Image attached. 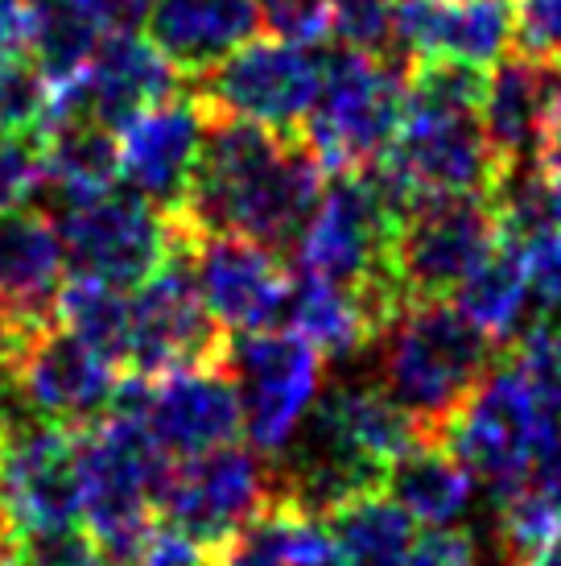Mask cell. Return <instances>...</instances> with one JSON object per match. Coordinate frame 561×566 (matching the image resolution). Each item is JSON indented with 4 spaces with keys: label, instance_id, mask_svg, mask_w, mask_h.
<instances>
[{
    "label": "cell",
    "instance_id": "1",
    "mask_svg": "<svg viewBox=\"0 0 561 566\" xmlns=\"http://www.w3.org/2000/svg\"><path fill=\"white\" fill-rule=\"evenodd\" d=\"M322 178L327 170L301 133L215 116L178 220L194 237H240L294 252L327 190Z\"/></svg>",
    "mask_w": 561,
    "mask_h": 566
},
{
    "label": "cell",
    "instance_id": "2",
    "mask_svg": "<svg viewBox=\"0 0 561 566\" xmlns=\"http://www.w3.org/2000/svg\"><path fill=\"white\" fill-rule=\"evenodd\" d=\"M496 352V339L446 298H409L375 339V385L413 418L421 439L442 442L499 364Z\"/></svg>",
    "mask_w": 561,
    "mask_h": 566
},
{
    "label": "cell",
    "instance_id": "3",
    "mask_svg": "<svg viewBox=\"0 0 561 566\" xmlns=\"http://www.w3.org/2000/svg\"><path fill=\"white\" fill-rule=\"evenodd\" d=\"M173 459L157 451L149 430L125 401L78 430V525L104 566H133L161 521V492Z\"/></svg>",
    "mask_w": 561,
    "mask_h": 566
},
{
    "label": "cell",
    "instance_id": "4",
    "mask_svg": "<svg viewBox=\"0 0 561 566\" xmlns=\"http://www.w3.org/2000/svg\"><path fill=\"white\" fill-rule=\"evenodd\" d=\"M409 66L405 59H375L347 46L327 54L322 87L301 125L322 170L359 174L389 149L405 120Z\"/></svg>",
    "mask_w": 561,
    "mask_h": 566
},
{
    "label": "cell",
    "instance_id": "5",
    "mask_svg": "<svg viewBox=\"0 0 561 566\" xmlns=\"http://www.w3.org/2000/svg\"><path fill=\"white\" fill-rule=\"evenodd\" d=\"M401 220L405 216L384 199L372 174H335V182L322 190L310 223L294 244L297 273L375 298L405 302V290L392 269Z\"/></svg>",
    "mask_w": 561,
    "mask_h": 566
},
{
    "label": "cell",
    "instance_id": "6",
    "mask_svg": "<svg viewBox=\"0 0 561 566\" xmlns=\"http://www.w3.org/2000/svg\"><path fill=\"white\" fill-rule=\"evenodd\" d=\"M363 174L401 216L437 195H491L499 166L484 137L479 112L405 108L392 145Z\"/></svg>",
    "mask_w": 561,
    "mask_h": 566
},
{
    "label": "cell",
    "instance_id": "7",
    "mask_svg": "<svg viewBox=\"0 0 561 566\" xmlns=\"http://www.w3.org/2000/svg\"><path fill=\"white\" fill-rule=\"evenodd\" d=\"M54 223L63 237L71 277H87L125 294L140 290L173 252L190 249L194 240L187 223L157 211L133 190L128 195L108 190L99 199L63 207Z\"/></svg>",
    "mask_w": 561,
    "mask_h": 566
},
{
    "label": "cell",
    "instance_id": "8",
    "mask_svg": "<svg viewBox=\"0 0 561 566\" xmlns=\"http://www.w3.org/2000/svg\"><path fill=\"white\" fill-rule=\"evenodd\" d=\"M0 504L13 537L38 542L78 525V430L17 413L0 430Z\"/></svg>",
    "mask_w": 561,
    "mask_h": 566
},
{
    "label": "cell",
    "instance_id": "9",
    "mask_svg": "<svg viewBox=\"0 0 561 566\" xmlns=\"http://www.w3.org/2000/svg\"><path fill=\"white\" fill-rule=\"evenodd\" d=\"M227 352H232V335L207 311L194 282L190 249L173 252L149 282L133 290V311H128V377L133 380H157L182 368L223 364Z\"/></svg>",
    "mask_w": 561,
    "mask_h": 566
},
{
    "label": "cell",
    "instance_id": "10",
    "mask_svg": "<svg viewBox=\"0 0 561 566\" xmlns=\"http://www.w3.org/2000/svg\"><path fill=\"white\" fill-rule=\"evenodd\" d=\"M504 244L491 195H437L405 211L392 269L405 298H451Z\"/></svg>",
    "mask_w": 561,
    "mask_h": 566
},
{
    "label": "cell",
    "instance_id": "11",
    "mask_svg": "<svg viewBox=\"0 0 561 566\" xmlns=\"http://www.w3.org/2000/svg\"><path fill=\"white\" fill-rule=\"evenodd\" d=\"M273 501H277L273 459L261 455L256 447L232 442L211 455L173 463L161 492V521L211 558Z\"/></svg>",
    "mask_w": 561,
    "mask_h": 566
},
{
    "label": "cell",
    "instance_id": "12",
    "mask_svg": "<svg viewBox=\"0 0 561 566\" xmlns=\"http://www.w3.org/2000/svg\"><path fill=\"white\" fill-rule=\"evenodd\" d=\"M549 422L553 413L532 394L525 373L504 356L475 389V397L458 409V418L446 426L442 442L467 463L475 480H484L496 496H504L529 480Z\"/></svg>",
    "mask_w": 561,
    "mask_h": 566
},
{
    "label": "cell",
    "instance_id": "13",
    "mask_svg": "<svg viewBox=\"0 0 561 566\" xmlns=\"http://www.w3.org/2000/svg\"><path fill=\"white\" fill-rule=\"evenodd\" d=\"M227 368L240 389L244 434L261 455H280L322 394V352L297 331L273 327L240 335L227 352Z\"/></svg>",
    "mask_w": 561,
    "mask_h": 566
},
{
    "label": "cell",
    "instance_id": "14",
    "mask_svg": "<svg viewBox=\"0 0 561 566\" xmlns=\"http://www.w3.org/2000/svg\"><path fill=\"white\" fill-rule=\"evenodd\" d=\"M322 87V63L306 46L277 38H252L232 50L223 63L199 75V95L223 120L301 133Z\"/></svg>",
    "mask_w": 561,
    "mask_h": 566
},
{
    "label": "cell",
    "instance_id": "15",
    "mask_svg": "<svg viewBox=\"0 0 561 566\" xmlns=\"http://www.w3.org/2000/svg\"><path fill=\"white\" fill-rule=\"evenodd\" d=\"M140 426L149 430L157 451L173 463L211 455L219 447H232L244 434V409L240 389L227 360L203 364V368H182L157 380L128 377L120 394Z\"/></svg>",
    "mask_w": 561,
    "mask_h": 566
},
{
    "label": "cell",
    "instance_id": "16",
    "mask_svg": "<svg viewBox=\"0 0 561 566\" xmlns=\"http://www.w3.org/2000/svg\"><path fill=\"white\" fill-rule=\"evenodd\" d=\"M211 125H215V112L207 108L199 87L173 92L140 108L137 116H128L116 128V161L128 190L178 220Z\"/></svg>",
    "mask_w": 561,
    "mask_h": 566
},
{
    "label": "cell",
    "instance_id": "17",
    "mask_svg": "<svg viewBox=\"0 0 561 566\" xmlns=\"http://www.w3.org/2000/svg\"><path fill=\"white\" fill-rule=\"evenodd\" d=\"M13 373L25 413L71 426V430H87L104 413H112L128 385V373L120 364L99 356L59 323L33 331L17 347Z\"/></svg>",
    "mask_w": 561,
    "mask_h": 566
},
{
    "label": "cell",
    "instance_id": "18",
    "mask_svg": "<svg viewBox=\"0 0 561 566\" xmlns=\"http://www.w3.org/2000/svg\"><path fill=\"white\" fill-rule=\"evenodd\" d=\"M182 80L187 75L154 46L149 33L116 30L95 46L92 63L78 80L54 87L46 128L66 120V116H87L104 128H120L140 108L182 92Z\"/></svg>",
    "mask_w": 561,
    "mask_h": 566
},
{
    "label": "cell",
    "instance_id": "19",
    "mask_svg": "<svg viewBox=\"0 0 561 566\" xmlns=\"http://www.w3.org/2000/svg\"><path fill=\"white\" fill-rule=\"evenodd\" d=\"M190 265L207 311L227 335H256L285 323L294 273L280 252L240 237H194Z\"/></svg>",
    "mask_w": 561,
    "mask_h": 566
},
{
    "label": "cell",
    "instance_id": "20",
    "mask_svg": "<svg viewBox=\"0 0 561 566\" xmlns=\"http://www.w3.org/2000/svg\"><path fill=\"white\" fill-rule=\"evenodd\" d=\"M561 108V63L532 59V54H504L487 71L479 125L491 145L499 178L512 170L541 166V145Z\"/></svg>",
    "mask_w": 561,
    "mask_h": 566
},
{
    "label": "cell",
    "instance_id": "21",
    "mask_svg": "<svg viewBox=\"0 0 561 566\" xmlns=\"http://www.w3.org/2000/svg\"><path fill=\"white\" fill-rule=\"evenodd\" d=\"M66 249L46 211L0 216V315L25 344L33 331L54 323V302L66 285Z\"/></svg>",
    "mask_w": 561,
    "mask_h": 566
},
{
    "label": "cell",
    "instance_id": "22",
    "mask_svg": "<svg viewBox=\"0 0 561 566\" xmlns=\"http://www.w3.org/2000/svg\"><path fill=\"white\" fill-rule=\"evenodd\" d=\"M154 46L182 75H207L261 30L256 0H154L145 17Z\"/></svg>",
    "mask_w": 561,
    "mask_h": 566
},
{
    "label": "cell",
    "instance_id": "23",
    "mask_svg": "<svg viewBox=\"0 0 561 566\" xmlns=\"http://www.w3.org/2000/svg\"><path fill=\"white\" fill-rule=\"evenodd\" d=\"M405 302L375 298V294H359V290H347V285L297 273L289 311H285V327L297 331L327 360H351L359 352L375 347L380 331L389 327V318Z\"/></svg>",
    "mask_w": 561,
    "mask_h": 566
},
{
    "label": "cell",
    "instance_id": "24",
    "mask_svg": "<svg viewBox=\"0 0 561 566\" xmlns=\"http://www.w3.org/2000/svg\"><path fill=\"white\" fill-rule=\"evenodd\" d=\"M384 492L425 530H451L467 513L475 475L446 442H417L389 468Z\"/></svg>",
    "mask_w": 561,
    "mask_h": 566
},
{
    "label": "cell",
    "instance_id": "25",
    "mask_svg": "<svg viewBox=\"0 0 561 566\" xmlns=\"http://www.w3.org/2000/svg\"><path fill=\"white\" fill-rule=\"evenodd\" d=\"M46 154V195L59 199V211L116 190V128H104L87 116H66L42 133Z\"/></svg>",
    "mask_w": 561,
    "mask_h": 566
},
{
    "label": "cell",
    "instance_id": "26",
    "mask_svg": "<svg viewBox=\"0 0 561 566\" xmlns=\"http://www.w3.org/2000/svg\"><path fill=\"white\" fill-rule=\"evenodd\" d=\"M451 298L496 344L520 339L525 323L537 318V311H532V290H529V269H525V261H520V252L512 244H499L484 265L454 290Z\"/></svg>",
    "mask_w": 561,
    "mask_h": 566
},
{
    "label": "cell",
    "instance_id": "27",
    "mask_svg": "<svg viewBox=\"0 0 561 566\" xmlns=\"http://www.w3.org/2000/svg\"><path fill=\"white\" fill-rule=\"evenodd\" d=\"M30 4V59L50 87L78 80L92 63L95 46L108 38L104 17L92 0H25Z\"/></svg>",
    "mask_w": 561,
    "mask_h": 566
},
{
    "label": "cell",
    "instance_id": "28",
    "mask_svg": "<svg viewBox=\"0 0 561 566\" xmlns=\"http://www.w3.org/2000/svg\"><path fill=\"white\" fill-rule=\"evenodd\" d=\"M327 525L339 546V566H409L417 546V521L389 492H368L343 504Z\"/></svg>",
    "mask_w": 561,
    "mask_h": 566
},
{
    "label": "cell",
    "instance_id": "29",
    "mask_svg": "<svg viewBox=\"0 0 561 566\" xmlns=\"http://www.w3.org/2000/svg\"><path fill=\"white\" fill-rule=\"evenodd\" d=\"M512 46L508 0H437L434 59H458L470 66H496Z\"/></svg>",
    "mask_w": 561,
    "mask_h": 566
},
{
    "label": "cell",
    "instance_id": "30",
    "mask_svg": "<svg viewBox=\"0 0 561 566\" xmlns=\"http://www.w3.org/2000/svg\"><path fill=\"white\" fill-rule=\"evenodd\" d=\"M128 311H133V294L125 290L87 282V277H66L63 294L54 302V323L128 373Z\"/></svg>",
    "mask_w": 561,
    "mask_h": 566
},
{
    "label": "cell",
    "instance_id": "31",
    "mask_svg": "<svg viewBox=\"0 0 561 566\" xmlns=\"http://www.w3.org/2000/svg\"><path fill=\"white\" fill-rule=\"evenodd\" d=\"M50 99H54V87H50V80L38 71L30 54L9 66H0V133L42 137L50 116Z\"/></svg>",
    "mask_w": 561,
    "mask_h": 566
},
{
    "label": "cell",
    "instance_id": "32",
    "mask_svg": "<svg viewBox=\"0 0 561 566\" xmlns=\"http://www.w3.org/2000/svg\"><path fill=\"white\" fill-rule=\"evenodd\" d=\"M330 25L339 46L401 59L396 54V0H330Z\"/></svg>",
    "mask_w": 561,
    "mask_h": 566
},
{
    "label": "cell",
    "instance_id": "33",
    "mask_svg": "<svg viewBox=\"0 0 561 566\" xmlns=\"http://www.w3.org/2000/svg\"><path fill=\"white\" fill-rule=\"evenodd\" d=\"M46 195V154L42 137L0 133V216L25 211Z\"/></svg>",
    "mask_w": 561,
    "mask_h": 566
},
{
    "label": "cell",
    "instance_id": "34",
    "mask_svg": "<svg viewBox=\"0 0 561 566\" xmlns=\"http://www.w3.org/2000/svg\"><path fill=\"white\" fill-rule=\"evenodd\" d=\"M508 360L525 373L532 385V394L541 397V406L561 418V327L558 323H532L516 347L508 352Z\"/></svg>",
    "mask_w": 561,
    "mask_h": 566
},
{
    "label": "cell",
    "instance_id": "35",
    "mask_svg": "<svg viewBox=\"0 0 561 566\" xmlns=\"http://www.w3.org/2000/svg\"><path fill=\"white\" fill-rule=\"evenodd\" d=\"M261 9V30L265 38L289 42V46H322L335 25H330V0H256Z\"/></svg>",
    "mask_w": 561,
    "mask_h": 566
},
{
    "label": "cell",
    "instance_id": "36",
    "mask_svg": "<svg viewBox=\"0 0 561 566\" xmlns=\"http://www.w3.org/2000/svg\"><path fill=\"white\" fill-rule=\"evenodd\" d=\"M512 42L520 54L561 63V0H516Z\"/></svg>",
    "mask_w": 561,
    "mask_h": 566
},
{
    "label": "cell",
    "instance_id": "37",
    "mask_svg": "<svg viewBox=\"0 0 561 566\" xmlns=\"http://www.w3.org/2000/svg\"><path fill=\"white\" fill-rule=\"evenodd\" d=\"M13 566H104V558H99V551H95L92 537L83 530H71V534L59 537L25 542Z\"/></svg>",
    "mask_w": 561,
    "mask_h": 566
},
{
    "label": "cell",
    "instance_id": "38",
    "mask_svg": "<svg viewBox=\"0 0 561 566\" xmlns=\"http://www.w3.org/2000/svg\"><path fill=\"white\" fill-rule=\"evenodd\" d=\"M409 566H479V554H475V542L458 530H430L425 537H417Z\"/></svg>",
    "mask_w": 561,
    "mask_h": 566
},
{
    "label": "cell",
    "instance_id": "39",
    "mask_svg": "<svg viewBox=\"0 0 561 566\" xmlns=\"http://www.w3.org/2000/svg\"><path fill=\"white\" fill-rule=\"evenodd\" d=\"M30 54V4L25 0H0V66Z\"/></svg>",
    "mask_w": 561,
    "mask_h": 566
},
{
    "label": "cell",
    "instance_id": "40",
    "mask_svg": "<svg viewBox=\"0 0 561 566\" xmlns=\"http://www.w3.org/2000/svg\"><path fill=\"white\" fill-rule=\"evenodd\" d=\"M95 13L104 17V25H108L112 33L116 30H137L140 21L149 17V9H154V0H92Z\"/></svg>",
    "mask_w": 561,
    "mask_h": 566
},
{
    "label": "cell",
    "instance_id": "41",
    "mask_svg": "<svg viewBox=\"0 0 561 566\" xmlns=\"http://www.w3.org/2000/svg\"><path fill=\"white\" fill-rule=\"evenodd\" d=\"M546 223L561 237V174H546Z\"/></svg>",
    "mask_w": 561,
    "mask_h": 566
},
{
    "label": "cell",
    "instance_id": "42",
    "mask_svg": "<svg viewBox=\"0 0 561 566\" xmlns=\"http://www.w3.org/2000/svg\"><path fill=\"white\" fill-rule=\"evenodd\" d=\"M17 554H21V542L9 530V517H4V504H0V566H13Z\"/></svg>",
    "mask_w": 561,
    "mask_h": 566
},
{
    "label": "cell",
    "instance_id": "43",
    "mask_svg": "<svg viewBox=\"0 0 561 566\" xmlns=\"http://www.w3.org/2000/svg\"><path fill=\"white\" fill-rule=\"evenodd\" d=\"M17 347H21V339L13 335V327H9V318L0 315V360H13Z\"/></svg>",
    "mask_w": 561,
    "mask_h": 566
},
{
    "label": "cell",
    "instance_id": "44",
    "mask_svg": "<svg viewBox=\"0 0 561 566\" xmlns=\"http://www.w3.org/2000/svg\"><path fill=\"white\" fill-rule=\"evenodd\" d=\"M541 566H561V546L553 554H546V558H541Z\"/></svg>",
    "mask_w": 561,
    "mask_h": 566
}]
</instances>
